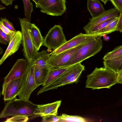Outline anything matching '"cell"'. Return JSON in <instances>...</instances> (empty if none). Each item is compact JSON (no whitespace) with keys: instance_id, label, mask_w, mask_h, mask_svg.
<instances>
[{"instance_id":"1","label":"cell","mask_w":122,"mask_h":122,"mask_svg":"<svg viewBox=\"0 0 122 122\" xmlns=\"http://www.w3.org/2000/svg\"><path fill=\"white\" fill-rule=\"evenodd\" d=\"M118 73L105 67H96L88 75L86 87L92 89L110 88L117 83Z\"/></svg>"},{"instance_id":"2","label":"cell","mask_w":122,"mask_h":122,"mask_svg":"<svg viewBox=\"0 0 122 122\" xmlns=\"http://www.w3.org/2000/svg\"><path fill=\"white\" fill-rule=\"evenodd\" d=\"M37 106L29 101L15 98L6 103L0 114V118L15 115L36 117L34 112Z\"/></svg>"},{"instance_id":"3","label":"cell","mask_w":122,"mask_h":122,"mask_svg":"<svg viewBox=\"0 0 122 122\" xmlns=\"http://www.w3.org/2000/svg\"><path fill=\"white\" fill-rule=\"evenodd\" d=\"M101 36L98 35L94 39L84 44L67 63L65 67L70 66L93 56L99 52L102 47Z\"/></svg>"},{"instance_id":"4","label":"cell","mask_w":122,"mask_h":122,"mask_svg":"<svg viewBox=\"0 0 122 122\" xmlns=\"http://www.w3.org/2000/svg\"><path fill=\"white\" fill-rule=\"evenodd\" d=\"M85 67L81 63L70 66L57 79L47 85L41 88L37 93V95L49 90L56 89L63 86V84L71 78L81 73L85 70Z\"/></svg>"},{"instance_id":"5","label":"cell","mask_w":122,"mask_h":122,"mask_svg":"<svg viewBox=\"0 0 122 122\" xmlns=\"http://www.w3.org/2000/svg\"><path fill=\"white\" fill-rule=\"evenodd\" d=\"M21 29L22 43L23 55L28 61H30L38 52L33 42L29 30L30 22L25 18H19Z\"/></svg>"},{"instance_id":"6","label":"cell","mask_w":122,"mask_h":122,"mask_svg":"<svg viewBox=\"0 0 122 122\" xmlns=\"http://www.w3.org/2000/svg\"><path fill=\"white\" fill-rule=\"evenodd\" d=\"M67 41L63 32L62 27L60 25H55L48 31L44 39L43 45L50 52L59 48Z\"/></svg>"},{"instance_id":"7","label":"cell","mask_w":122,"mask_h":122,"mask_svg":"<svg viewBox=\"0 0 122 122\" xmlns=\"http://www.w3.org/2000/svg\"><path fill=\"white\" fill-rule=\"evenodd\" d=\"M28 62V68L22 76V87L18 95L19 98L27 101H29L32 93L38 86L36 85L35 81L34 66L31 61Z\"/></svg>"},{"instance_id":"8","label":"cell","mask_w":122,"mask_h":122,"mask_svg":"<svg viewBox=\"0 0 122 122\" xmlns=\"http://www.w3.org/2000/svg\"><path fill=\"white\" fill-rule=\"evenodd\" d=\"M65 0H39L36 7L42 13L52 16L61 15L66 11Z\"/></svg>"},{"instance_id":"9","label":"cell","mask_w":122,"mask_h":122,"mask_svg":"<svg viewBox=\"0 0 122 122\" xmlns=\"http://www.w3.org/2000/svg\"><path fill=\"white\" fill-rule=\"evenodd\" d=\"M85 44L66 50L57 54L51 55L47 62L50 69H57L65 67V65L73 55Z\"/></svg>"},{"instance_id":"10","label":"cell","mask_w":122,"mask_h":122,"mask_svg":"<svg viewBox=\"0 0 122 122\" xmlns=\"http://www.w3.org/2000/svg\"><path fill=\"white\" fill-rule=\"evenodd\" d=\"M97 36L80 33L67 41L59 48L53 50L50 53V55L58 54L66 50L86 43L94 39Z\"/></svg>"},{"instance_id":"11","label":"cell","mask_w":122,"mask_h":122,"mask_svg":"<svg viewBox=\"0 0 122 122\" xmlns=\"http://www.w3.org/2000/svg\"><path fill=\"white\" fill-rule=\"evenodd\" d=\"M28 62L23 58L18 59L9 73L4 78L3 83L6 84L12 81L22 77L26 72Z\"/></svg>"},{"instance_id":"12","label":"cell","mask_w":122,"mask_h":122,"mask_svg":"<svg viewBox=\"0 0 122 122\" xmlns=\"http://www.w3.org/2000/svg\"><path fill=\"white\" fill-rule=\"evenodd\" d=\"M22 81V77L6 84L3 83L2 94L4 101H9L16 98L21 89Z\"/></svg>"},{"instance_id":"13","label":"cell","mask_w":122,"mask_h":122,"mask_svg":"<svg viewBox=\"0 0 122 122\" xmlns=\"http://www.w3.org/2000/svg\"><path fill=\"white\" fill-rule=\"evenodd\" d=\"M119 11L115 8H112L96 17L90 18V21L83 27L86 34L98 24L113 18L119 16Z\"/></svg>"},{"instance_id":"14","label":"cell","mask_w":122,"mask_h":122,"mask_svg":"<svg viewBox=\"0 0 122 122\" xmlns=\"http://www.w3.org/2000/svg\"><path fill=\"white\" fill-rule=\"evenodd\" d=\"M22 33L20 31H16L12 35L7 48L0 60V65L18 50L22 42Z\"/></svg>"},{"instance_id":"15","label":"cell","mask_w":122,"mask_h":122,"mask_svg":"<svg viewBox=\"0 0 122 122\" xmlns=\"http://www.w3.org/2000/svg\"><path fill=\"white\" fill-rule=\"evenodd\" d=\"M61 103V100H59L46 104L37 105L34 113L37 117L57 115L58 109Z\"/></svg>"},{"instance_id":"16","label":"cell","mask_w":122,"mask_h":122,"mask_svg":"<svg viewBox=\"0 0 122 122\" xmlns=\"http://www.w3.org/2000/svg\"><path fill=\"white\" fill-rule=\"evenodd\" d=\"M50 55L46 50H42L40 52H38L31 61L34 67L50 69L47 62Z\"/></svg>"},{"instance_id":"17","label":"cell","mask_w":122,"mask_h":122,"mask_svg":"<svg viewBox=\"0 0 122 122\" xmlns=\"http://www.w3.org/2000/svg\"><path fill=\"white\" fill-rule=\"evenodd\" d=\"M29 30L34 44L38 51L43 45L44 39L39 29L35 24L30 23Z\"/></svg>"},{"instance_id":"18","label":"cell","mask_w":122,"mask_h":122,"mask_svg":"<svg viewBox=\"0 0 122 122\" xmlns=\"http://www.w3.org/2000/svg\"><path fill=\"white\" fill-rule=\"evenodd\" d=\"M87 7L92 18L99 16L106 11L99 0H87Z\"/></svg>"},{"instance_id":"19","label":"cell","mask_w":122,"mask_h":122,"mask_svg":"<svg viewBox=\"0 0 122 122\" xmlns=\"http://www.w3.org/2000/svg\"><path fill=\"white\" fill-rule=\"evenodd\" d=\"M103 64L105 67L118 73L122 70V55L114 59L104 60Z\"/></svg>"},{"instance_id":"20","label":"cell","mask_w":122,"mask_h":122,"mask_svg":"<svg viewBox=\"0 0 122 122\" xmlns=\"http://www.w3.org/2000/svg\"><path fill=\"white\" fill-rule=\"evenodd\" d=\"M70 66L57 69H50L46 81L42 86H46L51 82L58 78Z\"/></svg>"},{"instance_id":"21","label":"cell","mask_w":122,"mask_h":122,"mask_svg":"<svg viewBox=\"0 0 122 122\" xmlns=\"http://www.w3.org/2000/svg\"><path fill=\"white\" fill-rule=\"evenodd\" d=\"M50 69L39 68L34 66L35 79L36 85L38 86L44 83Z\"/></svg>"},{"instance_id":"22","label":"cell","mask_w":122,"mask_h":122,"mask_svg":"<svg viewBox=\"0 0 122 122\" xmlns=\"http://www.w3.org/2000/svg\"><path fill=\"white\" fill-rule=\"evenodd\" d=\"M119 19V16L103 29L95 33L94 35L101 36L107 35L117 31V27Z\"/></svg>"},{"instance_id":"23","label":"cell","mask_w":122,"mask_h":122,"mask_svg":"<svg viewBox=\"0 0 122 122\" xmlns=\"http://www.w3.org/2000/svg\"><path fill=\"white\" fill-rule=\"evenodd\" d=\"M122 55V45L115 48L112 51L106 54L103 58L104 60L111 59Z\"/></svg>"},{"instance_id":"24","label":"cell","mask_w":122,"mask_h":122,"mask_svg":"<svg viewBox=\"0 0 122 122\" xmlns=\"http://www.w3.org/2000/svg\"><path fill=\"white\" fill-rule=\"evenodd\" d=\"M24 7L25 18L29 22L31 21V16L33 10V5L30 0H22Z\"/></svg>"},{"instance_id":"25","label":"cell","mask_w":122,"mask_h":122,"mask_svg":"<svg viewBox=\"0 0 122 122\" xmlns=\"http://www.w3.org/2000/svg\"><path fill=\"white\" fill-rule=\"evenodd\" d=\"M58 117L60 120L64 122H85L86 121L84 118L78 116L62 114Z\"/></svg>"},{"instance_id":"26","label":"cell","mask_w":122,"mask_h":122,"mask_svg":"<svg viewBox=\"0 0 122 122\" xmlns=\"http://www.w3.org/2000/svg\"><path fill=\"white\" fill-rule=\"evenodd\" d=\"M117 17L110 19L98 24L90 30L87 34L94 35L95 33L103 29L111 22L114 20Z\"/></svg>"},{"instance_id":"27","label":"cell","mask_w":122,"mask_h":122,"mask_svg":"<svg viewBox=\"0 0 122 122\" xmlns=\"http://www.w3.org/2000/svg\"><path fill=\"white\" fill-rule=\"evenodd\" d=\"M12 36L5 33L0 29V42L1 44L6 45L9 44Z\"/></svg>"},{"instance_id":"28","label":"cell","mask_w":122,"mask_h":122,"mask_svg":"<svg viewBox=\"0 0 122 122\" xmlns=\"http://www.w3.org/2000/svg\"><path fill=\"white\" fill-rule=\"evenodd\" d=\"M29 119L28 117L20 115H15L7 119L5 122H26Z\"/></svg>"},{"instance_id":"29","label":"cell","mask_w":122,"mask_h":122,"mask_svg":"<svg viewBox=\"0 0 122 122\" xmlns=\"http://www.w3.org/2000/svg\"><path fill=\"white\" fill-rule=\"evenodd\" d=\"M41 122H59L60 120L58 116L54 115H49L42 116Z\"/></svg>"},{"instance_id":"30","label":"cell","mask_w":122,"mask_h":122,"mask_svg":"<svg viewBox=\"0 0 122 122\" xmlns=\"http://www.w3.org/2000/svg\"><path fill=\"white\" fill-rule=\"evenodd\" d=\"M0 22H1L5 27L10 30L16 32V30L14 28L12 23L5 18H1Z\"/></svg>"},{"instance_id":"31","label":"cell","mask_w":122,"mask_h":122,"mask_svg":"<svg viewBox=\"0 0 122 122\" xmlns=\"http://www.w3.org/2000/svg\"><path fill=\"white\" fill-rule=\"evenodd\" d=\"M119 11L122 13V0H109Z\"/></svg>"},{"instance_id":"32","label":"cell","mask_w":122,"mask_h":122,"mask_svg":"<svg viewBox=\"0 0 122 122\" xmlns=\"http://www.w3.org/2000/svg\"><path fill=\"white\" fill-rule=\"evenodd\" d=\"M81 73H79L71 78L69 80L65 83L63 84V86L77 82Z\"/></svg>"},{"instance_id":"33","label":"cell","mask_w":122,"mask_h":122,"mask_svg":"<svg viewBox=\"0 0 122 122\" xmlns=\"http://www.w3.org/2000/svg\"><path fill=\"white\" fill-rule=\"evenodd\" d=\"M0 29L5 33L12 36L16 32L11 31L5 27L3 24L0 22Z\"/></svg>"},{"instance_id":"34","label":"cell","mask_w":122,"mask_h":122,"mask_svg":"<svg viewBox=\"0 0 122 122\" xmlns=\"http://www.w3.org/2000/svg\"><path fill=\"white\" fill-rule=\"evenodd\" d=\"M117 30L120 32H122V13H120L117 24Z\"/></svg>"},{"instance_id":"35","label":"cell","mask_w":122,"mask_h":122,"mask_svg":"<svg viewBox=\"0 0 122 122\" xmlns=\"http://www.w3.org/2000/svg\"><path fill=\"white\" fill-rule=\"evenodd\" d=\"M13 0H0L2 3L6 6L11 5Z\"/></svg>"},{"instance_id":"36","label":"cell","mask_w":122,"mask_h":122,"mask_svg":"<svg viewBox=\"0 0 122 122\" xmlns=\"http://www.w3.org/2000/svg\"><path fill=\"white\" fill-rule=\"evenodd\" d=\"M117 83L122 84V77L118 78Z\"/></svg>"},{"instance_id":"37","label":"cell","mask_w":122,"mask_h":122,"mask_svg":"<svg viewBox=\"0 0 122 122\" xmlns=\"http://www.w3.org/2000/svg\"><path fill=\"white\" fill-rule=\"evenodd\" d=\"M118 78L122 77V70L118 73Z\"/></svg>"},{"instance_id":"38","label":"cell","mask_w":122,"mask_h":122,"mask_svg":"<svg viewBox=\"0 0 122 122\" xmlns=\"http://www.w3.org/2000/svg\"><path fill=\"white\" fill-rule=\"evenodd\" d=\"M105 5L109 0H100Z\"/></svg>"},{"instance_id":"39","label":"cell","mask_w":122,"mask_h":122,"mask_svg":"<svg viewBox=\"0 0 122 122\" xmlns=\"http://www.w3.org/2000/svg\"><path fill=\"white\" fill-rule=\"evenodd\" d=\"M5 8V7L1 5H0V10H2L3 9H4Z\"/></svg>"},{"instance_id":"40","label":"cell","mask_w":122,"mask_h":122,"mask_svg":"<svg viewBox=\"0 0 122 122\" xmlns=\"http://www.w3.org/2000/svg\"><path fill=\"white\" fill-rule=\"evenodd\" d=\"M36 4L38 2L39 0H32Z\"/></svg>"},{"instance_id":"41","label":"cell","mask_w":122,"mask_h":122,"mask_svg":"<svg viewBox=\"0 0 122 122\" xmlns=\"http://www.w3.org/2000/svg\"><path fill=\"white\" fill-rule=\"evenodd\" d=\"M105 39V40H106V41H107V40H108L109 39V37H108V36H107V37H106L105 38V39Z\"/></svg>"}]
</instances>
